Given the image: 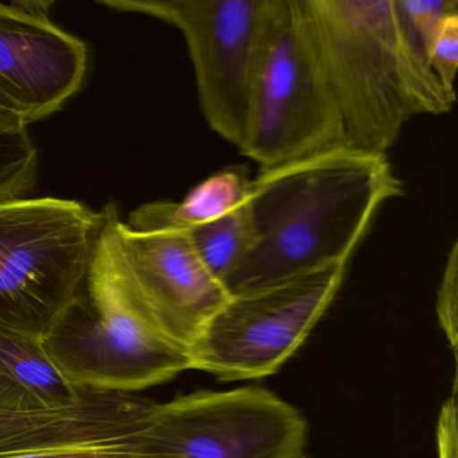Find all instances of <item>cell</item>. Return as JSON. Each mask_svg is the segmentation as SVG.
I'll use <instances>...</instances> for the list:
<instances>
[{"label": "cell", "instance_id": "cell-10", "mask_svg": "<svg viewBox=\"0 0 458 458\" xmlns=\"http://www.w3.org/2000/svg\"><path fill=\"white\" fill-rule=\"evenodd\" d=\"M52 2H0V90L29 125L52 116L81 90L88 47L50 21Z\"/></svg>", "mask_w": 458, "mask_h": 458}, {"label": "cell", "instance_id": "cell-15", "mask_svg": "<svg viewBox=\"0 0 458 458\" xmlns=\"http://www.w3.org/2000/svg\"><path fill=\"white\" fill-rule=\"evenodd\" d=\"M38 149L28 130L0 128V200L23 198L36 186Z\"/></svg>", "mask_w": 458, "mask_h": 458}, {"label": "cell", "instance_id": "cell-8", "mask_svg": "<svg viewBox=\"0 0 458 458\" xmlns=\"http://www.w3.org/2000/svg\"><path fill=\"white\" fill-rule=\"evenodd\" d=\"M117 13L175 26L194 66L208 127L240 151L245 143L267 0H98Z\"/></svg>", "mask_w": 458, "mask_h": 458}, {"label": "cell", "instance_id": "cell-7", "mask_svg": "<svg viewBox=\"0 0 458 458\" xmlns=\"http://www.w3.org/2000/svg\"><path fill=\"white\" fill-rule=\"evenodd\" d=\"M310 425L267 388L200 390L152 406L135 458H299Z\"/></svg>", "mask_w": 458, "mask_h": 458}, {"label": "cell", "instance_id": "cell-11", "mask_svg": "<svg viewBox=\"0 0 458 458\" xmlns=\"http://www.w3.org/2000/svg\"><path fill=\"white\" fill-rule=\"evenodd\" d=\"M152 406L130 394L85 390L72 406L0 411V457L131 438Z\"/></svg>", "mask_w": 458, "mask_h": 458}, {"label": "cell", "instance_id": "cell-3", "mask_svg": "<svg viewBox=\"0 0 458 458\" xmlns=\"http://www.w3.org/2000/svg\"><path fill=\"white\" fill-rule=\"evenodd\" d=\"M103 225L89 275L79 297L42 339L61 374L81 390L128 394L160 385L190 369L187 350L157 326L123 257L114 219Z\"/></svg>", "mask_w": 458, "mask_h": 458}, {"label": "cell", "instance_id": "cell-12", "mask_svg": "<svg viewBox=\"0 0 458 458\" xmlns=\"http://www.w3.org/2000/svg\"><path fill=\"white\" fill-rule=\"evenodd\" d=\"M84 393L61 374L42 339L0 326V411L72 406Z\"/></svg>", "mask_w": 458, "mask_h": 458}, {"label": "cell", "instance_id": "cell-20", "mask_svg": "<svg viewBox=\"0 0 458 458\" xmlns=\"http://www.w3.org/2000/svg\"><path fill=\"white\" fill-rule=\"evenodd\" d=\"M457 391L445 402L437 423V452L438 458H458Z\"/></svg>", "mask_w": 458, "mask_h": 458}, {"label": "cell", "instance_id": "cell-14", "mask_svg": "<svg viewBox=\"0 0 458 458\" xmlns=\"http://www.w3.org/2000/svg\"><path fill=\"white\" fill-rule=\"evenodd\" d=\"M187 233L200 259L221 281L237 267L254 241L246 203L227 216Z\"/></svg>", "mask_w": 458, "mask_h": 458}, {"label": "cell", "instance_id": "cell-5", "mask_svg": "<svg viewBox=\"0 0 458 458\" xmlns=\"http://www.w3.org/2000/svg\"><path fill=\"white\" fill-rule=\"evenodd\" d=\"M101 225L77 200H0V326L44 339L84 288Z\"/></svg>", "mask_w": 458, "mask_h": 458}, {"label": "cell", "instance_id": "cell-16", "mask_svg": "<svg viewBox=\"0 0 458 458\" xmlns=\"http://www.w3.org/2000/svg\"><path fill=\"white\" fill-rule=\"evenodd\" d=\"M396 7L410 38L428 63L431 47L445 21L458 14L457 0H396Z\"/></svg>", "mask_w": 458, "mask_h": 458}, {"label": "cell", "instance_id": "cell-1", "mask_svg": "<svg viewBox=\"0 0 458 458\" xmlns=\"http://www.w3.org/2000/svg\"><path fill=\"white\" fill-rule=\"evenodd\" d=\"M403 195L387 155L337 146L251 179L254 241L222 281L250 293L337 264H350L377 210Z\"/></svg>", "mask_w": 458, "mask_h": 458}, {"label": "cell", "instance_id": "cell-19", "mask_svg": "<svg viewBox=\"0 0 458 458\" xmlns=\"http://www.w3.org/2000/svg\"><path fill=\"white\" fill-rule=\"evenodd\" d=\"M138 433L131 438L123 439V441L58 447V449L47 450V452L0 458H135V442Z\"/></svg>", "mask_w": 458, "mask_h": 458}, {"label": "cell", "instance_id": "cell-6", "mask_svg": "<svg viewBox=\"0 0 458 458\" xmlns=\"http://www.w3.org/2000/svg\"><path fill=\"white\" fill-rule=\"evenodd\" d=\"M337 264L230 296L187 348L190 369L225 382L276 374L297 352L344 283Z\"/></svg>", "mask_w": 458, "mask_h": 458}, {"label": "cell", "instance_id": "cell-4", "mask_svg": "<svg viewBox=\"0 0 458 458\" xmlns=\"http://www.w3.org/2000/svg\"><path fill=\"white\" fill-rule=\"evenodd\" d=\"M345 144L336 96L318 55L305 0H267L245 143L261 168Z\"/></svg>", "mask_w": 458, "mask_h": 458}, {"label": "cell", "instance_id": "cell-18", "mask_svg": "<svg viewBox=\"0 0 458 458\" xmlns=\"http://www.w3.org/2000/svg\"><path fill=\"white\" fill-rule=\"evenodd\" d=\"M428 66L445 90L455 98L458 69V14L445 21L428 55Z\"/></svg>", "mask_w": 458, "mask_h": 458}, {"label": "cell", "instance_id": "cell-22", "mask_svg": "<svg viewBox=\"0 0 458 458\" xmlns=\"http://www.w3.org/2000/svg\"><path fill=\"white\" fill-rule=\"evenodd\" d=\"M299 458H308V457H307V455L302 454V455H300V457H299Z\"/></svg>", "mask_w": 458, "mask_h": 458}, {"label": "cell", "instance_id": "cell-17", "mask_svg": "<svg viewBox=\"0 0 458 458\" xmlns=\"http://www.w3.org/2000/svg\"><path fill=\"white\" fill-rule=\"evenodd\" d=\"M437 318L446 335L453 352H457L458 343V246L453 243L447 254L441 283L437 289Z\"/></svg>", "mask_w": 458, "mask_h": 458}, {"label": "cell", "instance_id": "cell-21", "mask_svg": "<svg viewBox=\"0 0 458 458\" xmlns=\"http://www.w3.org/2000/svg\"><path fill=\"white\" fill-rule=\"evenodd\" d=\"M29 123L23 112L0 90V128L28 130Z\"/></svg>", "mask_w": 458, "mask_h": 458}, {"label": "cell", "instance_id": "cell-2", "mask_svg": "<svg viewBox=\"0 0 458 458\" xmlns=\"http://www.w3.org/2000/svg\"><path fill=\"white\" fill-rule=\"evenodd\" d=\"M336 96L345 146L383 154L420 114L455 103L404 28L396 0H305Z\"/></svg>", "mask_w": 458, "mask_h": 458}, {"label": "cell", "instance_id": "cell-13", "mask_svg": "<svg viewBox=\"0 0 458 458\" xmlns=\"http://www.w3.org/2000/svg\"><path fill=\"white\" fill-rule=\"evenodd\" d=\"M250 182L248 168H225L200 182L182 202L160 200L140 206L130 214L127 225L138 232H190L245 205Z\"/></svg>", "mask_w": 458, "mask_h": 458}, {"label": "cell", "instance_id": "cell-9", "mask_svg": "<svg viewBox=\"0 0 458 458\" xmlns=\"http://www.w3.org/2000/svg\"><path fill=\"white\" fill-rule=\"evenodd\" d=\"M114 227L128 272L152 318L187 350L230 299L224 284L200 259L189 233L138 232L120 219L119 211Z\"/></svg>", "mask_w": 458, "mask_h": 458}]
</instances>
